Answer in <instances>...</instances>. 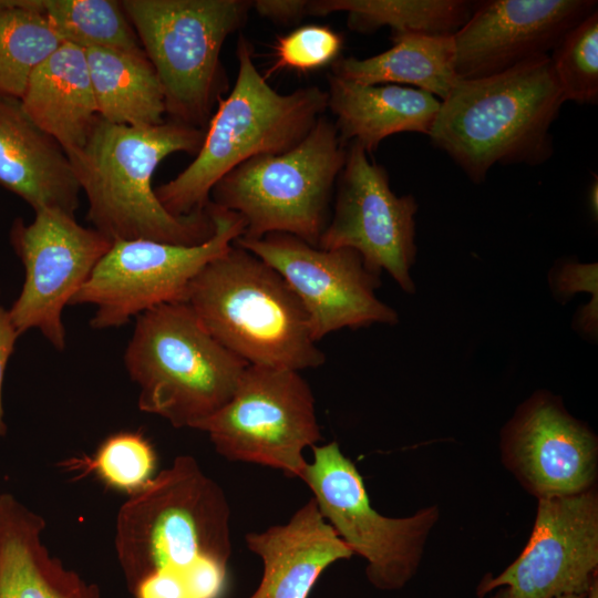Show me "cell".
Masks as SVG:
<instances>
[{"mask_svg": "<svg viewBox=\"0 0 598 598\" xmlns=\"http://www.w3.org/2000/svg\"><path fill=\"white\" fill-rule=\"evenodd\" d=\"M115 551L134 598H218L231 554L221 487L177 456L122 504Z\"/></svg>", "mask_w": 598, "mask_h": 598, "instance_id": "cell-1", "label": "cell"}, {"mask_svg": "<svg viewBox=\"0 0 598 598\" xmlns=\"http://www.w3.org/2000/svg\"><path fill=\"white\" fill-rule=\"evenodd\" d=\"M205 131L169 121L113 124L100 116L84 145L68 157L89 203L87 220L115 240L148 239L195 246L215 231L208 205L185 216L167 212L152 187L159 163L177 152L196 155Z\"/></svg>", "mask_w": 598, "mask_h": 598, "instance_id": "cell-2", "label": "cell"}, {"mask_svg": "<svg viewBox=\"0 0 598 598\" xmlns=\"http://www.w3.org/2000/svg\"><path fill=\"white\" fill-rule=\"evenodd\" d=\"M564 102L550 58L540 55L491 76L458 80L429 136L481 184L495 164L548 161L550 127Z\"/></svg>", "mask_w": 598, "mask_h": 598, "instance_id": "cell-3", "label": "cell"}, {"mask_svg": "<svg viewBox=\"0 0 598 598\" xmlns=\"http://www.w3.org/2000/svg\"><path fill=\"white\" fill-rule=\"evenodd\" d=\"M184 302L249 365L301 371L326 362L293 290L277 270L236 244L199 271Z\"/></svg>", "mask_w": 598, "mask_h": 598, "instance_id": "cell-4", "label": "cell"}, {"mask_svg": "<svg viewBox=\"0 0 598 598\" xmlns=\"http://www.w3.org/2000/svg\"><path fill=\"white\" fill-rule=\"evenodd\" d=\"M236 55V82L228 96L218 100L194 161L155 188L157 199L175 216L205 209L216 183L243 162L293 148L328 110V92L319 86L287 94L272 89L256 68L252 45L243 35Z\"/></svg>", "mask_w": 598, "mask_h": 598, "instance_id": "cell-5", "label": "cell"}, {"mask_svg": "<svg viewBox=\"0 0 598 598\" xmlns=\"http://www.w3.org/2000/svg\"><path fill=\"white\" fill-rule=\"evenodd\" d=\"M124 364L140 389L138 409L177 429H196L226 404L248 365L182 301L136 317Z\"/></svg>", "mask_w": 598, "mask_h": 598, "instance_id": "cell-6", "label": "cell"}, {"mask_svg": "<svg viewBox=\"0 0 598 598\" xmlns=\"http://www.w3.org/2000/svg\"><path fill=\"white\" fill-rule=\"evenodd\" d=\"M346 157L334 122L321 115L293 148L256 155L227 173L213 187L210 203L243 218L239 238L282 233L318 247Z\"/></svg>", "mask_w": 598, "mask_h": 598, "instance_id": "cell-7", "label": "cell"}, {"mask_svg": "<svg viewBox=\"0 0 598 598\" xmlns=\"http://www.w3.org/2000/svg\"><path fill=\"white\" fill-rule=\"evenodd\" d=\"M161 81L171 121L206 131L227 89L223 44L251 10L245 0H122Z\"/></svg>", "mask_w": 598, "mask_h": 598, "instance_id": "cell-8", "label": "cell"}, {"mask_svg": "<svg viewBox=\"0 0 598 598\" xmlns=\"http://www.w3.org/2000/svg\"><path fill=\"white\" fill-rule=\"evenodd\" d=\"M196 430L206 432L216 452L302 477L303 451L321 441L315 396L299 371L247 365L235 392Z\"/></svg>", "mask_w": 598, "mask_h": 598, "instance_id": "cell-9", "label": "cell"}, {"mask_svg": "<svg viewBox=\"0 0 598 598\" xmlns=\"http://www.w3.org/2000/svg\"><path fill=\"white\" fill-rule=\"evenodd\" d=\"M213 236L195 246L148 239L115 240L72 299L93 305L94 329L117 328L155 307L184 302L199 271L223 255L245 231L243 218L209 202Z\"/></svg>", "mask_w": 598, "mask_h": 598, "instance_id": "cell-10", "label": "cell"}, {"mask_svg": "<svg viewBox=\"0 0 598 598\" xmlns=\"http://www.w3.org/2000/svg\"><path fill=\"white\" fill-rule=\"evenodd\" d=\"M301 481L340 539L367 560L365 574L378 589L398 590L415 574L425 539L437 518L434 506L392 518L377 512L363 478L336 441L313 445Z\"/></svg>", "mask_w": 598, "mask_h": 598, "instance_id": "cell-11", "label": "cell"}, {"mask_svg": "<svg viewBox=\"0 0 598 598\" xmlns=\"http://www.w3.org/2000/svg\"><path fill=\"white\" fill-rule=\"evenodd\" d=\"M34 213L30 224L18 218L11 227V244L25 277L9 312L20 336L37 329L62 351L66 342L62 311L113 241L65 212L44 208Z\"/></svg>", "mask_w": 598, "mask_h": 598, "instance_id": "cell-12", "label": "cell"}, {"mask_svg": "<svg viewBox=\"0 0 598 598\" xmlns=\"http://www.w3.org/2000/svg\"><path fill=\"white\" fill-rule=\"evenodd\" d=\"M336 187L333 214L318 247L353 249L370 271H386L404 292L414 293L416 199L396 196L385 168L370 162L354 141L347 147Z\"/></svg>", "mask_w": 598, "mask_h": 598, "instance_id": "cell-13", "label": "cell"}, {"mask_svg": "<svg viewBox=\"0 0 598 598\" xmlns=\"http://www.w3.org/2000/svg\"><path fill=\"white\" fill-rule=\"evenodd\" d=\"M234 244L252 252L286 280L302 303L316 342L343 328L394 326L398 312L375 295L380 275L350 248L322 249L282 233Z\"/></svg>", "mask_w": 598, "mask_h": 598, "instance_id": "cell-14", "label": "cell"}, {"mask_svg": "<svg viewBox=\"0 0 598 598\" xmlns=\"http://www.w3.org/2000/svg\"><path fill=\"white\" fill-rule=\"evenodd\" d=\"M598 497L579 494L538 498L535 524L520 555L496 577L486 576L477 596L558 598L587 595L597 580Z\"/></svg>", "mask_w": 598, "mask_h": 598, "instance_id": "cell-15", "label": "cell"}, {"mask_svg": "<svg viewBox=\"0 0 598 598\" xmlns=\"http://www.w3.org/2000/svg\"><path fill=\"white\" fill-rule=\"evenodd\" d=\"M502 447L506 464L537 498L592 488L597 439L549 392H536L517 409L503 430Z\"/></svg>", "mask_w": 598, "mask_h": 598, "instance_id": "cell-16", "label": "cell"}, {"mask_svg": "<svg viewBox=\"0 0 598 598\" xmlns=\"http://www.w3.org/2000/svg\"><path fill=\"white\" fill-rule=\"evenodd\" d=\"M595 11L594 0L478 2L454 34L457 76L486 78L548 55L569 30Z\"/></svg>", "mask_w": 598, "mask_h": 598, "instance_id": "cell-17", "label": "cell"}, {"mask_svg": "<svg viewBox=\"0 0 598 598\" xmlns=\"http://www.w3.org/2000/svg\"><path fill=\"white\" fill-rule=\"evenodd\" d=\"M0 185L34 212L75 216L80 185L61 145L25 113L20 100L0 95Z\"/></svg>", "mask_w": 598, "mask_h": 598, "instance_id": "cell-18", "label": "cell"}, {"mask_svg": "<svg viewBox=\"0 0 598 598\" xmlns=\"http://www.w3.org/2000/svg\"><path fill=\"white\" fill-rule=\"evenodd\" d=\"M247 547L262 561V576L248 598H308L320 575L353 553L311 497L282 525L248 533Z\"/></svg>", "mask_w": 598, "mask_h": 598, "instance_id": "cell-19", "label": "cell"}, {"mask_svg": "<svg viewBox=\"0 0 598 598\" xmlns=\"http://www.w3.org/2000/svg\"><path fill=\"white\" fill-rule=\"evenodd\" d=\"M41 515L0 494V598H101L95 584L50 554Z\"/></svg>", "mask_w": 598, "mask_h": 598, "instance_id": "cell-20", "label": "cell"}, {"mask_svg": "<svg viewBox=\"0 0 598 598\" xmlns=\"http://www.w3.org/2000/svg\"><path fill=\"white\" fill-rule=\"evenodd\" d=\"M328 109L341 141L359 143L367 154L396 133L430 135L441 101L419 89L402 85H363L328 76Z\"/></svg>", "mask_w": 598, "mask_h": 598, "instance_id": "cell-21", "label": "cell"}, {"mask_svg": "<svg viewBox=\"0 0 598 598\" xmlns=\"http://www.w3.org/2000/svg\"><path fill=\"white\" fill-rule=\"evenodd\" d=\"M20 102L66 154L81 148L99 118L85 50L62 43L34 70Z\"/></svg>", "mask_w": 598, "mask_h": 598, "instance_id": "cell-22", "label": "cell"}, {"mask_svg": "<svg viewBox=\"0 0 598 598\" xmlns=\"http://www.w3.org/2000/svg\"><path fill=\"white\" fill-rule=\"evenodd\" d=\"M393 45L365 59L338 58L333 75L363 85L411 84L443 101L460 80L454 34L392 32Z\"/></svg>", "mask_w": 598, "mask_h": 598, "instance_id": "cell-23", "label": "cell"}, {"mask_svg": "<svg viewBox=\"0 0 598 598\" xmlns=\"http://www.w3.org/2000/svg\"><path fill=\"white\" fill-rule=\"evenodd\" d=\"M99 116L110 123L151 126L164 123L165 97L145 52L85 50Z\"/></svg>", "mask_w": 598, "mask_h": 598, "instance_id": "cell-24", "label": "cell"}, {"mask_svg": "<svg viewBox=\"0 0 598 598\" xmlns=\"http://www.w3.org/2000/svg\"><path fill=\"white\" fill-rule=\"evenodd\" d=\"M473 9L463 0H313L307 14L346 12L349 29L360 33L390 27L392 32L455 34Z\"/></svg>", "mask_w": 598, "mask_h": 598, "instance_id": "cell-25", "label": "cell"}, {"mask_svg": "<svg viewBox=\"0 0 598 598\" xmlns=\"http://www.w3.org/2000/svg\"><path fill=\"white\" fill-rule=\"evenodd\" d=\"M61 44L40 0H0V95L20 100L34 70Z\"/></svg>", "mask_w": 598, "mask_h": 598, "instance_id": "cell-26", "label": "cell"}, {"mask_svg": "<svg viewBox=\"0 0 598 598\" xmlns=\"http://www.w3.org/2000/svg\"><path fill=\"white\" fill-rule=\"evenodd\" d=\"M40 4L62 43L83 50L144 51L121 1L40 0Z\"/></svg>", "mask_w": 598, "mask_h": 598, "instance_id": "cell-27", "label": "cell"}, {"mask_svg": "<svg viewBox=\"0 0 598 598\" xmlns=\"http://www.w3.org/2000/svg\"><path fill=\"white\" fill-rule=\"evenodd\" d=\"M549 56L565 102L598 101V11L569 30Z\"/></svg>", "mask_w": 598, "mask_h": 598, "instance_id": "cell-28", "label": "cell"}, {"mask_svg": "<svg viewBox=\"0 0 598 598\" xmlns=\"http://www.w3.org/2000/svg\"><path fill=\"white\" fill-rule=\"evenodd\" d=\"M156 454L138 432L110 435L97 448L91 467L109 486L132 494L154 476Z\"/></svg>", "mask_w": 598, "mask_h": 598, "instance_id": "cell-29", "label": "cell"}, {"mask_svg": "<svg viewBox=\"0 0 598 598\" xmlns=\"http://www.w3.org/2000/svg\"><path fill=\"white\" fill-rule=\"evenodd\" d=\"M340 33L326 25L309 24L278 38L269 73L290 69L307 72L332 64L342 49Z\"/></svg>", "mask_w": 598, "mask_h": 598, "instance_id": "cell-30", "label": "cell"}, {"mask_svg": "<svg viewBox=\"0 0 598 598\" xmlns=\"http://www.w3.org/2000/svg\"><path fill=\"white\" fill-rule=\"evenodd\" d=\"M307 0H256L251 9L275 22H293L307 16Z\"/></svg>", "mask_w": 598, "mask_h": 598, "instance_id": "cell-31", "label": "cell"}, {"mask_svg": "<svg viewBox=\"0 0 598 598\" xmlns=\"http://www.w3.org/2000/svg\"><path fill=\"white\" fill-rule=\"evenodd\" d=\"M20 337L12 321L9 310L0 305V439L4 436L7 427L3 421L2 384L7 363L14 351L17 339Z\"/></svg>", "mask_w": 598, "mask_h": 598, "instance_id": "cell-32", "label": "cell"}, {"mask_svg": "<svg viewBox=\"0 0 598 598\" xmlns=\"http://www.w3.org/2000/svg\"><path fill=\"white\" fill-rule=\"evenodd\" d=\"M597 194H598V183L597 179L591 185L590 189V207L592 210H595V215H597Z\"/></svg>", "mask_w": 598, "mask_h": 598, "instance_id": "cell-33", "label": "cell"}, {"mask_svg": "<svg viewBox=\"0 0 598 598\" xmlns=\"http://www.w3.org/2000/svg\"><path fill=\"white\" fill-rule=\"evenodd\" d=\"M587 598H598V581L596 580L590 587Z\"/></svg>", "mask_w": 598, "mask_h": 598, "instance_id": "cell-34", "label": "cell"}, {"mask_svg": "<svg viewBox=\"0 0 598 598\" xmlns=\"http://www.w3.org/2000/svg\"><path fill=\"white\" fill-rule=\"evenodd\" d=\"M558 598H587V595H567Z\"/></svg>", "mask_w": 598, "mask_h": 598, "instance_id": "cell-35", "label": "cell"}]
</instances>
